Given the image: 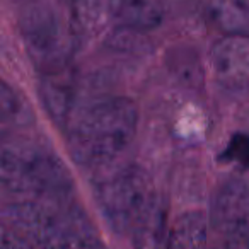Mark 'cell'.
<instances>
[{
  "instance_id": "1",
  "label": "cell",
  "mask_w": 249,
  "mask_h": 249,
  "mask_svg": "<svg viewBox=\"0 0 249 249\" xmlns=\"http://www.w3.org/2000/svg\"><path fill=\"white\" fill-rule=\"evenodd\" d=\"M139 124L137 104L128 97H104L84 107L69 128L67 145L82 166H101L132 143Z\"/></svg>"
},
{
  "instance_id": "2",
  "label": "cell",
  "mask_w": 249,
  "mask_h": 249,
  "mask_svg": "<svg viewBox=\"0 0 249 249\" xmlns=\"http://www.w3.org/2000/svg\"><path fill=\"white\" fill-rule=\"evenodd\" d=\"M9 213L39 249H101L96 227L65 198H33L11 205Z\"/></svg>"
},
{
  "instance_id": "3",
  "label": "cell",
  "mask_w": 249,
  "mask_h": 249,
  "mask_svg": "<svg viewBox=\"0 0 249 249\" xmlns=\"http://www.w3.org/2000/svg\"><path fill=\"white\" fill-rule=\"evenodd\" d=\"M0 179L5 190L35 198H65L72 184L65 164L38 145H5L0 160Z\"/></svg>"
},
{
  "instance_id": "4",
  "label": "cell",
  "mask_w": 249,
  "mask_h": 249,
  "mask_svg": "<svg viewBox=\"0 0 249 249\" xmlns=\"http://www.w3.org/2000/svg\"><path fill=\"white\" fill-rule=\"evenodd\" d=\"M97 203L116 232H133L157 201L152 178L139 166H128L97 184Z\"/></svg>"
},
{
  "instance_id": "5",
  "label": "cell",
  "mask_w": 249,
  "mask_h": 249,
  "mask_svg": "<svg viewBox=\"0 0 249 249\" xmlns=\"http://www.w3.org/2000/svg\"><path fill=\"white\" fill-rule=\"evenodd\" d=\"M21 28L26 50L43 72L65 69L75 43L70 24H63L52 9L35 7L24 14Z\"/></svg>"
},
{
  "instance_id": "6",
  "label": "cell",
  "mask_w": 249,
  "mask_h": 249,
  "mask_svg": "<svg viewBox=\"0 0 249 249\" xmlns=\"http://www.w3.org/2000/svg\"><path fill=\"white\" fill-rule=\"evenodd\" d=\"M212 75L229 94L249 90V35H227L218 39L210 53Z\"/></svg>"
},
{
  "instance_id": "7",
  "label": "cell",
  "mask_w": 249,
  "mask_h": 249,
  "mask_svg": "<svg viewBox=\"0 0 249 249\" xmlns=\"http://www.w3.org/2000/svg\"><path fill=\"white\" fill-rule=\"evenodd\" d=\"M121 4L123 0H72L69 24L75 41L113 33L118 28Z\"/></svg>"
},
{
  "instance_id": "8",
  "label": "cell",
  "mask_w": 249,
  "mask_h": 249,
  "mask_svg": "<svg viewBox=\"0 0 249 249\" xmlns=\"http://www.w3.org/2000/svg\"><path fill=\"white\" fill-rule=\"evenodd\" d=\"M212 222L225 235L249 227V183L231 178L218 184L212 201Z\"/></svg>"
},
{
  "instance_id": "9",
  "label": "cell",
  "mask_w": 249,
  "mask_h": 249,
  "mask_svg": "<svg viewBox=\"0 0 249 249\" xmlns=\"http://www.w3.org/2000/svg\"><path fill=\"white\" fill-rule=\"evenodd\" d=\"M41 96L50 116L58 123H65L70 118L73 104V84L65 69L45 73Z\"/></svg>"
},
{
  "instance_id": "10",
  "label": "cell",
  "mask_w": 249,
  "mask_h": 249,
  "mask_svg": "<svg viewBox=\"0 0 249 249\" xmlns=\"http://www.w3.org/2000/svg\"><path fill=\"white\" fill-rule=\"evenodd\" d=\"M207 217L198 210H188L169 227L167 249H207Z\"/></svg>"
},
{
  "instance_id": "11",
  "label": "cell",
  "mask_w": 249,
  "mask_h": 249,
  "mask_svg": "<svg viewBox=\"0 0 249 249\" xmlns=\"http://www.w3.org/2000/svg\"><path fill=\"white\" fill-rule=\"evenodd\" d=\"M132 234L135 249H167L169 229L166 222V208L160 198H157L150 210L143 215Z\"/></svg>"
},
{
  "instance_id": "12",
  "label": "cell",
  "mask_w": 249,
  "mask_h": 249,
  "mask_svg": "<svg viewBox=\"0 0 249 249\" xmlns=\"http://www.w3.org/2000/svg\"><path fill=\"white\" fill-rule=\"evenodd\" d=\"M164 11L157 0H123L116 29L145 33L162 22Z\"/></svg>"
},
{
  "instance_id": "13",
  "label": "cell",
  "mask_w": 249,
  "mask_h": 249,
  "mask_svg": "<svg viewBox=\"0 0 249 249\" xmlns=\"http://www.w3.org/2000/svg\"><path fill=\"white\" fill-rule=\"evenodd\" d=\"M210 18L227 35H249L248 0H215L210 5Z\"/></svg>"
},
{
  "instance_id": "14",
  "label": "cell",
  "mask_w": 249,
  "mask_h": 249,
  "mask_svg": "<svg viewBox=\"0 0 249 249\" xmlns=\"http://www.w3.org/2000/svg\"><path fill=\"white\" fill-rule=\"evenodd\" d=\"M0 104H2V121L4 123H9V121L11 123H19V121L28 120L29 109L22 103L21 96L7 82L2 84Z\"/></svg>"
},
{
  "instance_id": "15",
  "label": "cell",
  "mask_w": 249,
  "mask_h": 249,
  "mask_svg": "<svg viewBox=\"0 0 249 249\" xmlns=\"http://www.w3.org/2000/svg\"><path fill=\"white\" fill-rule=\"evenodd\" d=\"M222 159L234 160V162L242 164L249 169V137L246 135H235L229 142L227 149L222 154Z\"/></svg>"
},
{
  "instance_id": "16",
  "label": "cell",
  "mask_w": 249,
  "mask_h": 249,
  "mask_svg": "<svg viewBox=\"0 0 249 249\" xmlns=\"http://www.w3.org/2000/svg\"><path fill=\"white\" fill-rule=\"evenodd\" d=\"M225 249H249V227L225 235Z\"/></svg>"
}]
</instances>
